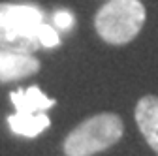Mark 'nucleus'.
<instances>
[{
    "label": "nucleus",
    "instance_id": "9",
    "mask_svg": "<svg viewBox=\"0 0 158 156\" xmlns=\"http://www.w3.org/2000/svg\"><path fill=\"white\" fill-rule=\"evenodd\" d=\"M53 21H55V27L56 28H60V30H68L73 27V15L66 10H58L55 11L53 15Z\"/></svg>",
    "mask_w": 158,
    "mask_h": 156
},
{
    "label": "nucleus",
    "instance_id": "2",
    "mask_svg": "<svg viewBox=\"0 0 158 156\" xmlns=\"http://www.w3.org/2000/svg\"><path fill=\"white\" fill-rule=\"evenodd\" d=\"M124 133L123 119L115 113H100L75 126L64 139L66 156H92L113 147Z\"/></svg>",
    "mask_w": 158,
    "mask_h": 156
},
{
    "label": "nucleus",
    "instance_id": "1",
    "mask_svg": "<svg viewBox=\"0 0 158 156\" xmlns=\"http://www.w3.org/2000/svg\"><path fill=\"white\" fill-rule=\"evenodd\" d=\"M44 21V11L34 4H0V47L34 53L40 47L38 30Z\"/></svg>",
    "mask_w": 158,
    "mask_h": 156
},
{
    "label": "nucleus",
    "instance_id": "6",
    "mask_svg": "<svg viewBox=\"0 0 158 156\" xmlns=\"http://www.w3.org/2000/svg\"><path fill=\"white\" fill-rule=\"evenodd\" d=\"M10 100L19 113H45L56 102L47 98L40 87H28L27 90L17 88L10 94Z\"/></svg>",
    "mask_w": 158,
    "mask_h": 156
},
{
    "label": "nucleus",
    "instance_id": "5",
    "mask_svg": "<svg viewBox=\"0 0 158 156\" xmlns=\"http://www.w3.org/2000/svg\"><path fill=\"white\" fill-rule=\"evenodd\" d=\"M135 122L137 128L147 139L149 147L158 154V98L143 96L135 105Z\"/></svg>",
    "mask_w": 158,
    "mask_h": 156
},
{
    "label": "nucleus",
    "instance_id": "4",
    "mask_svg": "<svg viewBox=\"0 0 158 156\" xmlns=\"http://www.w3.org/2000/svg\"><path fill=\"white\" fill-rule=\"evenodd\" d=\"M38 72H40V60L34 55L0 47V83L19 81Z\"/></svg>",
    "mask_w": 158,
    "mask_h": 156
},
{
    "label": "nucleus",
    "instance_id": "7",
    "mask_svg": "<svg viewBox=\"0 0 158 156\" xmlns=\"http://www.w3.org/2000/svg\"><path fill=\"white\" fill-rule=\"evenodd\" d=\"M10 130L23 138H36L44 130L51 126V121L45 113H19L15 111L13 115L8 117Z\"/></svg>",
    "mask_w": 158,
    "mask_h": 156
},
{
    "label": "nucleus",
    "instance_id": "8",
    "mask_svg": "<svg viewBox=\"0 0 158 156\" xmlns=\"http://www.w3.org/2000/svg\"><path fill=\"white\" fill-rule=\"evenodd\" d=\"M38 40H40V45L42 47H56L58 43H60V38H58L56 30L51 25H47V23H44L42 27H40Z\"/></svg>",
    "mask_w": 158,
    "mask_h": 156
},
{
    "label": "nucleus",
    "instance_id": "3",
    "mask_svg": "<svg viewBox=\"0 0 158 156\" xmlns=\"http://www.w3.org/2000/svg\"><path fill=\"white\" fill-rule=\"evenodd\" d=\"M145 8L139 0H109L94 17L96 32L111 45L130 43L145 25Z\"/></svg>",
    "mask_w": 158,
    "mask_h": 156
}]
</instances>
